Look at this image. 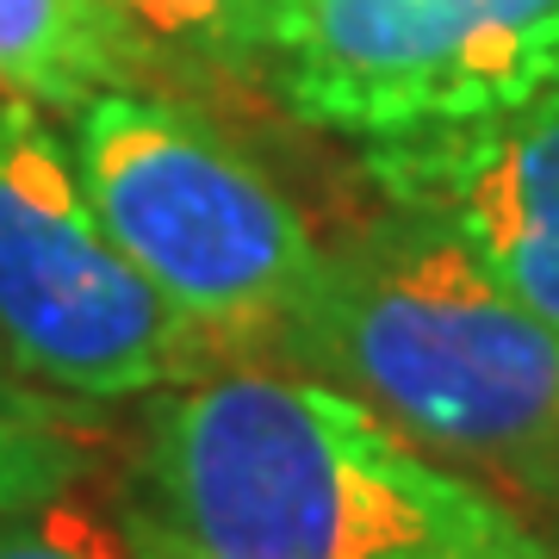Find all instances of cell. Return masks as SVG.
Wrapping results in <instances>:
<instances>
[{
  "label": "cell",
  "instance_id": "obj_1",
  "mask_svg": "<svg viewBox=\"0 0 559 559\" xmlns=\"http://www.w3.org/2000/svg\"><path fill=\"white\" fill-rule=\"evenodd\" d=\"M131 516L187 559H448L516 522L491 485L280 360L143 399Z\"/></svg>",
  "mask_w": 559,
  "mask_h": 559
},
{
  "label": "cell",
  "instance_id": "obj_2",
  "mask_svg": "<svg viewBox=\"0 0 559 559\" xmlns=\"http://www.w3.org/2000/svg\"><path fill=\"white\" fill-rule=\"evenodd\" d=\"M274 360L360 399L441 466L559 510V330L436 224L385 205L323 237Z\"/></svg>",
  "mask_w": 559,
  "mask_h": 559
},
{
  "label": "cell",
  "instance_id": "obj_3",
  "mask_svg": "<svg viewBox=\"0 0 559 559\" xmlns=\"http://www.w3.org/2000/svg\"><path fill=\"white\" fill-rule=\"evenodd\" d=\"M62 138L94 212L162 299L230 360H274L323 255L299 200L168 81L100 87Z\"/></svg>",
  "mask_w": 559,
  "mask_h": 559
},
{
  "label": "cell",
  "instance_id": "obj_4",
  "mask_svg": "<svg viewBox=\"0 0 559 559\" xmlns=\"http://www.w3.org/2000/svg\"><path fill=\"white\" fill-rule=\"evenodd\" d=\"M0 355L75 404H131L230 360L94 212L50 112L0 100Z\"/></svg>",
  "mask_w": 559,
  "mask_h": 559
},
{
  "label": "cell",
  "instance_id": "obj_5",
  "mask_svg": "<svg viewBox=\"0 0 559 559\" xmlns=\"http://www.w3.org/2000/svg\"><path fill=\"white\" fill-rule=\"evenodd\" d=\"M559 81V0H280L267 94L348 143L411 138Z\"/></svg>",
  "mask_w": 559,
  "mask_h": 559
},
{
  "label": "cell",
  "instance_id": "obj_6",
  "mask_svg": "<svg viewBox=\"0 0 559 559\" xmlns=\"http://www.w3.org/2000/svg\"><path fill=\"white\" fill-rule=\"evenodd\" d=\"M360 175L559 330V81L485 119L360 143Z\"/></svg>",
  "mask_w": 559,
  "mask_h": 559
},
{
  "label": "cell",
  "instance_id": "obj_7",
  "mask_svg": "<svg viewBox=\"0 0 559 559\" xmlns=\"http://www.w3.org/2000/svg\"><path fill=\"white\" fill-rule=\"evenodd\" d=\"M124 81H168L119 0H0V100L69 119Z\"/></svg>",
  "mask_w": 559,
  "mask_h": 559
},
{
  "label": "cell",
  "instance_id": "obj_8",
  "mask_svg": "<svg viewBox=\"0 0 559 559\" xmlns=\"http://www.w3.org/2000/svg\"><path fill=\"white\" fill-rule=\"evenodd\" d=\"M124 20L156 50L162 75L205 94L267 87L280 0H119Z\"/></svg>",
  "mask_w": 559,
  "mask_h": 559
},
{
  "label": "cell",
  "instance_id": "obj_9",
  "mask_svg": "<svg viewBox=\"0 0 559 559\" xmlns=\"http://www.w3.org/2000/svg\"><path fill=\"white\" fill-rule=\"evenodd\" d=\"M94 466V429L75 399L44 392L0 355V528L69 498Z\"/></svg>",
  "mask_w": 559,
  "mask_h": 559
},
{
  "label": "cell",
  "instance_id": "obj_10",
  "mask_svg": "<svg viewBox=\"0 0 559 559\" xmlns=\"http://www.w3.org/2000/svg\"><path fill=\"white\" fill-rule=\"evenodd\" d=\"M0 559H138V547L124 535V516L106 522L69 491V498L32 510V516L7 522L0 528Z\"/></svg>",
  "mask_w": 559,
  "mask_h": 559
},
{
  "label": "cell",
  "instance_id": "obj_11",
  "mask_svg": "<svg viewBox=\"0 0 559 559\" xmlns=\"http://www.w3.org/2000/svg\"><path fill=\"white\" fill-rule=\"evenodd\" d=\"M448 559H554V554H547V547H540L522 522H510L503 535L479 540V547H460V554H448Z\"/></svg>",
  "mask_w": 559,
  "mask_h": 559
},
{
  "label": "cell",
  "instance_id": "obj_12",
  "mask_svg": "<svg viewBox=\"0 0 559 559\" xmlns=\"http://www.w3.org/2000/svg\"><path fill=\"white\" fill-rule=\"evenodd\" d=\"M124 535H131V547H138V559H187L180 547H168V540L156 535V528H143L131 510H124Z\"/></svg>",
  "mask_w": 559,
  "mask_h": 559
}]
</instances>
